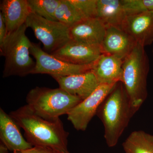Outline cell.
Segmentation results:
<instances>
[{
  "label": "cell",
  "instance_id": "obj_1",
  "mask_svg": "<svg viewBox=\"0 0 153 153\" xmlns=\"http://www.w3.org/2000/svg\"><path fill=\"white\" fill-rule=\"evenodd\" d=\"M9 114L24 130L25 138L33 147L69 152V134L64 129L60 118L55 120L44 119L35 113L27 104Z\"/></svg>",
  "mask_w": 153,
  "mask_h": 153
},
{
  "label": "cell",
  "instance_id": "obj_2",
  "mask_svg": "<svg viewBox=\"0 0 153 153\" xmlns=\"http://www.w3.org/2000/svg\"><path fill=\"white\" fill-rule=\"evenodd\" d=\"M136 112L123 84L117 82L100 105L96 114L103 124L105 139L109 147L116 146Z\"/></svg>",
  "mask_w": 153,
  "mask_h": 153
},
{
  "label": "cell",
  "instance_id": "obj_3",
  "mask_svg": "<svg viewBox=\"0 0 153 153\" xmlns=\"http://www.w3.org/2000/svg\"><path fill=\"white\" fill-rule=\"evenodd\" d=\"M145 47L137 44L123 60V78L126 92L132 105L137 111L147 95V77L149 63Z\"/></svg>",
  "mask_w": 153,
  "mask_h": 153
},
{
  "label": "cell",
  "instance_id": "obj_4",
  "mask_svg": "<svg viewBox=\"0 0 153 153\" xmlns=\"http://www.w3.org/2000/svg\"><path fill=\"white\" fill-rule=\"evenodd\" d=\"M26 100L27 105L36 114L46 119L55 120L67 115L82 100L60 88L37 86L29 91Z\"/></svg>",
  "mask_w": 153,
  "mask_h": 153
},
{
  "label": "cell",
  "instance_id": "obj_5",
  "mask_svg": "<svg viewBox=\"0 0 153 153\" xmlns=\"http://www.w3.org/2000/svg\"><path fill=\"white\" fill-rule=\"evenodd\" d=\"M25 24L7 36L1 55L5 57L3 77H24L32 74L36 62L30 56L31 42L26 35Z\"/></svg>",
  "mask_w": 153,
  "mask_h": 153
},
{
  "label": "cell",
  "instance_id": "obj_6",
  "mask_svg": "<svg viewBox=\"0 0 153 153\" xmlns=\"http://www.w3.org/2000/svg\"><path fill=\"white\" fill-rule=\"evenodd\" d=\"M25 25L32 29L36 38L44 45V50L51 54L71 40L69 28L59 22L51 21L31 13Z\"/></svg>",
  "mask_w": 153,
  "mask_h": 153
},
{
  "label": "cell",
  "instance_id": "obj_7",
  "mask_svg": "<svg viewBox=\"0 0 153 153\" xmlns=\"http://www.w3.org/2000/svg\"><path fill=\"white\" fill-rule=\"evenodd\" d=\"M30 54L36 60V66L31 74H48L69 76L82 74L91 71L94 63L78 65L67 63L45 52L39 44L32 43Z\"/></svg>",
  "mask_w": 153,
  "mask_h": 153
},
{
  "label": "cell",
  "instance_id": "obj_8",
  "mask_svg": "<svg viewBox=\"0 0 153 153\" xmlns=\"http://www.w3.org/2000/svg\"><path fill=\"white\" fill-rule=\"evenodd\" d=\"M115 84H100L90 95L70 111L67 114L68 120L75 129L86 130L88 124L96 114L100 105Z\"/></svg>",
  "mask_w": 153,
  "mask_h": 153
},
{
  "label": "cell",
  "instance_id": "obj_9",
  "mask_svg": "<svg viewBox=\"0 0 153 153\" xmlns=\"http://www.w3.org/2000/svg\"><path fill=\"white\" fill-rule=\"evenodd\" d=\"M102 54L100 46L88 45L72 40L51 53L63 61L78 65H88L94 63Z\"/></svg>",
  "mask_w": 153,
  "mask_h": 153
},
{
  "label": "cell",
  "instance_id": "obj_10",
  "mask_svg": "<svg viewBox=\"0 0 153 153\" xmlns=\"http://www.w3.org/2000/svg\"><path fill=\"white\" fill-rule=\"evenodd\" d=\"M57 81L59 88L82 100L87 98L100 85L92 71L69 76H51Z\"/></svg>",
  "mask_w": 153,
  "mask_h": 153
},
{
  "label": "cell",
  "instance_id": "obj_11",
  "mask_svg": "<svg viewBox=\"0 0 153 153\" xmlns=\"http://www.w3.org/2000/svg\"><path fill=\"white\" fill-rule=\"evenodd\" d=\"M137 44L131 36L120 28H106L101 45L102 52L124 60Z\"/></svg>",
  "mask_w": 153,
  "mask_h": 153
},
{
  "label": "cell",
  "instance_id": "obj_12",
  "mask_svg": "<svg viewBox=\"0 0 153 153\" xmlns=\"http://www.w3.org/2000/svg\"><path fill=\"white\" fill-rule=\"evenodd\" d=\"M122 29L143 47L153 42V12L127 16Z\"/></svg>",
  "mask_w": 153,
  "mask_h": 153
},
{
  "label": "cell",
  "instance_id": "obj_13",
  "mask_svg": "<svg viewBox=\"0 0 153 153\" xmlns=\"http://www.w3.org/2000/svg\"><path fill=\"white\" fill-rule=\"evenodd\" d=\"M16 122L2 108H0V140L9 151H25L33 147L21 133Z\"/></svg>",
  "mask_w": 153,
  "mask_h": 153
},
{
  "label": "cell",
  "instance_id": "obj_14",
  "mask_svg": "<svg viewBox=\"0 0 153 153\" xmlns=\"http://www.w3.org/2000/svg\"><path fill=\"white\" fill-rule=\"evenodd\" d=\"M106 28L97 18L82 20L69 28L71 40L101 47Z\"/></svg>",
  "mask_w": 153,
  "mask_h": 153
},
{
  "label": "cell",
  "instance_id": "obj_15",
  "mask_svg": "<svg viewBox=\"0 0 153 153\" xmlns=\"http://www.w3.org/2000/svg\"><path fill=\"white\" fill-rule=\"evenodd\" d=\"M123 60L102 53L94 63L91 71L100 84H115L122 82Z\"/></svg>",
  "mask_w": 153,
  "mask_h": 153
},
{
  "label": "cell",
  "instance_id": "obj_16",
  "mask_svg": "<svg viewBox=\"0 0 153 153\" xmlns=\"http://www.w3.org/2000/svg\"><path fill=\"white\" fill-rule=\"evenodd\" d=\"M8 34L25 25L32 13L27 0H3L0 4Z\"/></svg>",
  "mask_w": 153,
  "mask_h": 153
},
{
  "label": "cell",
  "instance_id": "obj_17",
  "mask_svg": "<svg viewBox=\"0 0 153 153\" xmlns=\"http://www.w3.org/2000/svg\"><path fill=\"white\" fill-rule=\"evenodd\" d=\"M126 16L122 0H97V18L105 28L122 29Z\"/></svg>",
  "mask_w": 153,
  "mask_h": 153
},
{
  "label": "cell",
  "instance_id": "obj_18",
  "mask_svg": "<svg viewBox=\"0 0 153 153\" xmlns=\"http://www.w3.org/2000/svg\"><path fill=\"white\" fill-rule=\"evenodd\" d=\"M123 148L125 153H153V135L134 131L124 141Z\"/></svg>",
  "mask_w": 153,
  "mask_h": 153
},
{
  "label": "cell",
  "instance_id": "obj_19",
  "mask_svg": "<svg viewBox=\"0 0 153 153\" xmlns=\"http://www.w3.org/2000/svg\"><path fill=\"white\" fill-rule=\"evenodd\" d=\"M57 22L70 28L84 20L69 0H61L55 13Z\"/></svg>",
  "mask_w": 153,
  "mask_h": 153
},
{
  "label": "cell",
  "instance_id": "obj_20",
  "mask_svg": "<svg viewBox=\"0 0 153 153\" xmlns=\"http://www.w3.org/2000/svg\"><path fill=\"white\" fill-rule=\"evenodd\" d=\"M32 13L51 21L57 22L55 13L61 0H27Z\"/></svg>",
  "mask_w": 153,
  "mask_h": 153
},
{
  "label": "cell",
  "instance_id": "obj_21",
  "mask_svg": "<svg viewBox=\"0 0 153 153\" xmlns=\"http://www.w3.org/2000/svg\"><path fill=\"white\" fill-rule=\"evenodd\" d=\"M83 19L97 18V0H69Z\"/></svg>",
  "mask_w": 153,
  "mask_h": 153
},
{
  "label": "cell",
  "instance_id": "obj_22",
  "mask_svg": "<svg viewBox=\"0 0 153 153\" xmlns=\"http://www.w3.org/2000/svg\"><path fill=\"white\" fill-rule=\"evenodd\" d=\"M127 16L153 12V0H122Z\"/></svg>",
  "mask_w": 153,
  "mask_h": 153
},
{
  "label": "cell",
  "instance_id": "obj_23",
  "mask_svg": "<svg viewBox=\"0 0 153 153\" xmlns=\"http://www.w3.org/2000/svg\"><path fill=\"white\" fill-rule=\"evenodd\" d=\"M5 23L4 21L2 15L0 13V50H2L4 44L7 36Z\"/></svg>",
  "mask_w": 153,
  "mask_h": 153
},
{
  "label": "cell",
  "instance_id": "obj_24",
  "mask_svg": "<svg viewBox=\"0 0 153 153\" xmlns=\"http://www.w3.org/2000/svg\"><path fill=\"white\" fill-rule=\"evenodd\" d=\"M39 153H69V152L64 153L63 152H60V151L52 149H44L40 151V152Z\"/></svg>",
  "mask_w": 153,
  "mask_h": 153
},
{
  "label": "cell",
  "instance_id": "obj_25",
  "mask_svg": "<svg viewBox=\"0 0 153 153\" xmlns=\"http://www.w3.org/2000/svg\"><path fill=\"white\" fill-rule=\"evenodd\" d=\"M9 149L3 143H0V153H8L9 152Z\"/></svg>",
  "mask_w": 153,
  "mask_h": 153
},
{
  "label": "cell",
  "instance_id": "obj_26",
  "mask_svg": "<svg viewBox=\"0 0 153 153\" xmlns=\"http://www.w3.org/2000/svg\"></svg>",
  "mask_w": 153,
  "mask_h": 153
}]
</instances>
